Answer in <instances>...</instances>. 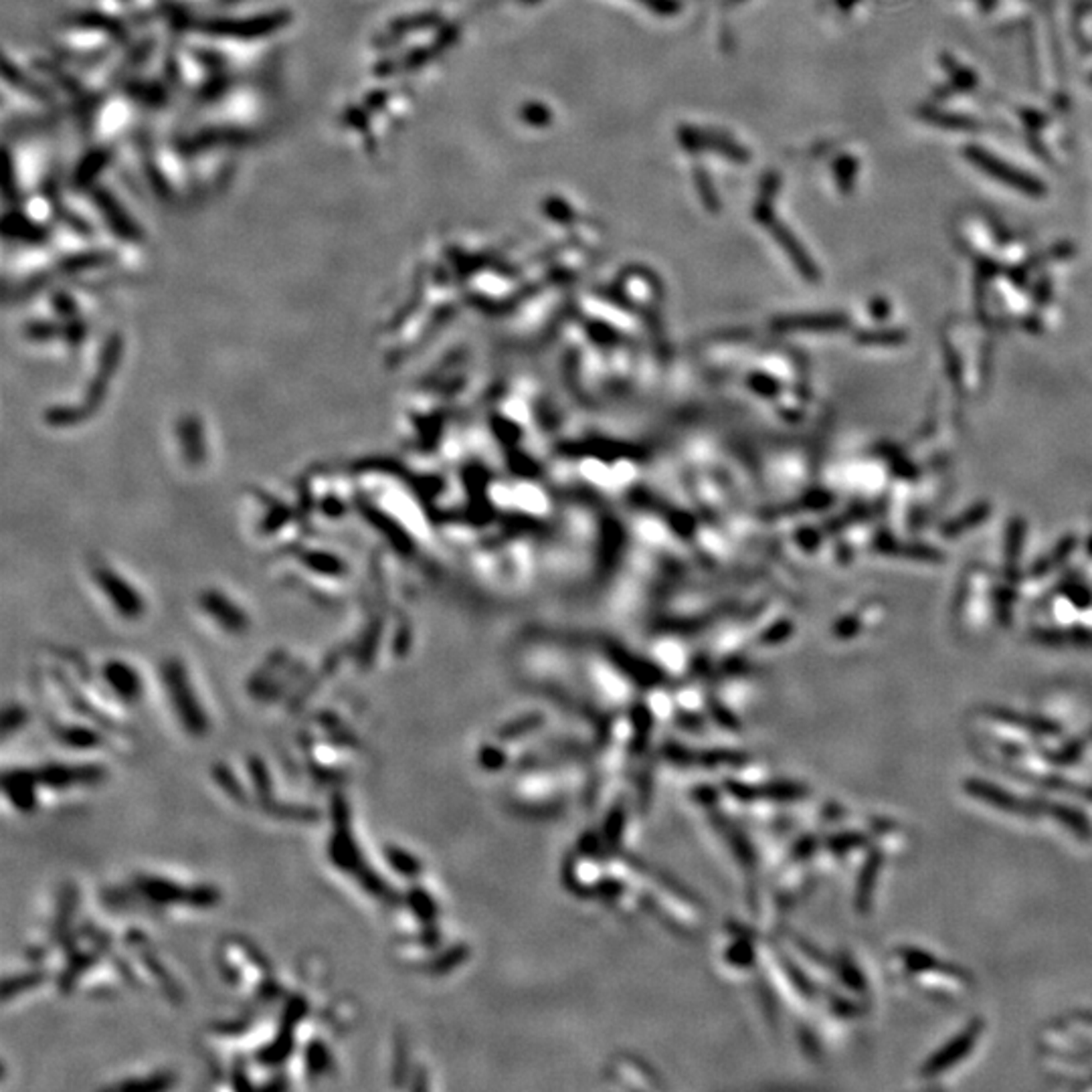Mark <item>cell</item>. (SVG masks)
Here are the masks:
<instances>
[{
  "mask_svg": "<svg viewBox=\"0 0 1092 1092\" xmlns=\"http://www.w3.org/2000/svg\"><path fill=\"white\" fill-rule=\"evenodd\" d=\"M963 152H965L967 160L974 162L979 170H983L985 174L999 180V183L1007 184V187L1020 190V193L1024 194H1029V197H1042V194H1046L1044 183H1040V180L1034 179V176L1018 170L1015 166L1007 165V162L999 160L997 156H993V154L987 152V150L979 148V146H967Z\"/></svg>",
  "mask_w": 1092,
  "mask_h": 1092,
  "instance_id": "6da1fadb",
  "label": "cell"
},
{
  "mask_svg": "<svg viewBox=\"0 0 1092 1092\" xmlns=\"http://www.w3.org/2000/svg\"><path fill=\"white\" fill-rule=\"evenodd\" d=\"M876 546H878V551L886 552V555L903 556V559L918 560V563H941V560H943V552H939L936 548L927 546V545L900 542V541H895V538H880V541L876 542Z\"/></svg>",
  "mask_w": 1092,
  "mask_h": 1092,
  "instance_id": "7a4b0ae2",
  "label": "cell"
},
{
  "mask_svg": "<svg viewBox=\"0 0 1092 1092\" xmlns=\"http://www.w3.org/2000/svg\"><path fill=\"white\" fill-rule=\"evenodd\" d=\"M979 1028H981L979 1024L969 1025V1029H967L965 1034H961L955 1042H950V1046L945 1048L941 1054L932 1056L931 1062H928V1066L925 1068L927 1072H939V1070H945L949 1068L950 1064L959 1062V1058H963V1056L967 1054V1050L974 1046L977 1036H979Z\"/></svg>",
  "mask_w": 1092,
  "mask_h": 1092,
  "instance_id": "3957f363",
  "label": "cell"
},
{
  "mask_svg": "<svg viewBox=\"0 0 1092 1092\" xmlns=\"http://www.w3.org/2000/svg\"><path fill=\"white\" fill-rule=\"evenodd\" d=\"M989 514H992V508H989V504H979V506H974L971 510H967L965 514H961L959 518L950 520V523L945 524L943 537H947V538L961 537V534H965V532H969V530L977 528V526L983 523V520H987Z\"/></svg>",
  "mask_w": 1092,
  "mask_h": 1092,
  "instance_id": "277c9868",
  "label": "cell"
},
{
  "mask_svg": "<svg viewBox=\"0 0 1092 1092\" xmlns=\"http://www.w3.org/2000/svg\"><path fill=\"white\" fill-rule=\"evenodd\" d=\"M921 118H925L928 123H935V126L947 128V130H977L979 123L975 119L963 118V116H953V114H945L939 112V109L932 108H921Z\"/></svg>",
  "mask_w": 1092,
  "mask_h": 1092,
  "instance_id": "5b68a950",
  "label": "cell"
},
{
  "mask_svg": "<svg viewBox=\"0 0 1092 1092\" xmlns=\"http://www.w3.org/2000/svg\"><path fill=\"white\" fill-rule=\"evenodd\" d=\"M1074 546H1076V538H1074V537L1064 538V541L1060 542V545L1056 546L1054 551L1050 552V555H1046L1044 559L1040 560V563L1034 565V569H1032L1034 577H1044V574L1050 573L1052 569L1060 567V565H1062L1064 560L1068 559L1070 552L1074 551Z\"/></svg>",
  "mask_w": 1092,
  "mask_h": 1092,
  "instance_id": "8992f818",
  "label": "cell"
},
{
  "mask_svg": "<svg viewBox=\"0 0 1092 1092\" xmlns=\"http://www.w3.org/2000/svg\"><path fill=\"white\" fill-rule=\"evenodd\" d=\"M1024 534H1025V524L1021 520H1014L1007 530V563H1010V569H1014V565L1018 563V556L1021 552V546H1024Z\"/></svg>",
  "mask_w": 1092,
  "mask_h": 1092,
  "instance_id": "52a82bcc",
  "label": "cell"
},
{
  "mask_svg": "<svg viewBox=\"0 0 1092 1092\" xmlns=\"http://www.w3.org/2000/svg\"><path fill=\"white\" fill-rule=\"evenodd\" d=\"M908 340V334L904 330H870V332H862L860 334V342L864 344H884V346H892V344H904Z\"/></svg>",
  "mask_w": 1092,
  "mask_h": 1092,
  "instance_id": "ba28073f",
  "label": "cell"
},
{
  "mask_svg": "<svg viewBox=\"0 0 1092 1092\" xmlns=\"http://www.w3.org/2000/svg\"><path fill=\"white\" fill-rule=\"evenodd\" d=\"M835 176H838L839 188H842L843 193H848V190L852 188V184H854V179H856V160H854V158L846 156V158H842V160H838V165H835Z\"/></svg>",
  "mask_w": 1092,
  "mask_h": 1092,
  "instance_id": "9c48e42d",
  "label": "cell"
},
{
  "mask_svg": "<svg viewBox=\"0 0 1092 1092\" xmlns=\"http://www.w3.org/2000/svg\"><path fill=\"white\" fill-rule=\"evenodd\" d=\"M387 860H391L393 868L399 870L401 874H413L415 870V862L407 852L399 850V848H387Z\"/></svg>",
  "mask_w": 1092,
  "mask_h": 1092,
  "instance_id": "30bf717a",
  "label": "cell"
},
{
  "mask_svg": "<svg viewBox=\"0 0 1092 1092\" xmlns=\"http://www.w3.org/2000/svg\"><path fill=\"white\" fill-rule=\"evenodd\" d=\"M945 65H947V69L950 72V77H953L955 86L963 87V90H969V87H974L977 83L974 72H969V69L959 67V65L953 63L950 59H945Z\"/></svg>",
  "mask_w": 1092,
  "mask_h": 1092,
  "instance_id": "8fae6325",
  "label": "cell"
},
{
  "mask_svg": "<svg viewBox=\"0 0 1092 1092\" xmlns=\"http://www.w3.org/2000/svg\"><path fill=\"white\" fill-rule=\"evenodd\" d=\"M890 466L892 470L896 472L899 476L903 477H914L917 476V470L908 463V459H904L899 452H890Z\"/></svg>",
  "mask_w": 1092,
  "mask_h": 1092,
  "instance_id": "7c38bea8",
  "label": "cell"
},
{
  "mask_svg": "<svg viewBox=\"0 0 1092 1092\" xmlns=\"http://www.w3.org/2000/svg\"><path fill=\"white\" fill-rule=\"evenodd\" d=\"M1089 552L1092 555V538H1090V542H1089Z\"/></svg>",
  "mask_w": 1092,
  "mask_h": 1092,
  "instance_id": "4fadbf2b",
  "label": "cell"
}]
</instances>
